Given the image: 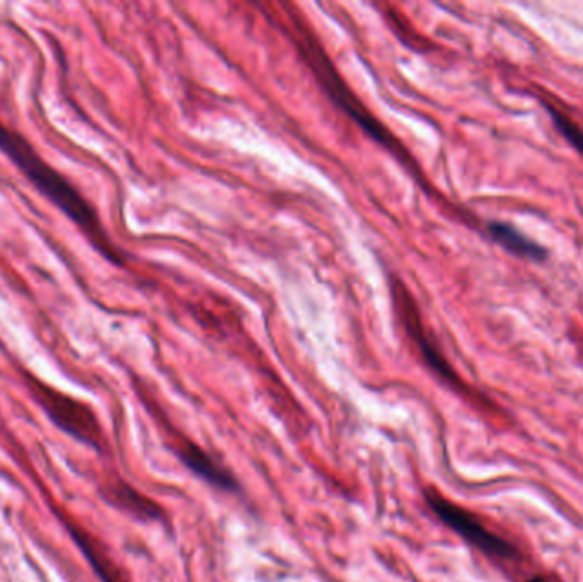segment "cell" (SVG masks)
I'll use <instances>...</instances> for the list:
<instances>
[{"mask_svg":"<svg viewBox=\"0 0 583 582\" xmlns=\"http://www.w3.org/2000/svg\"><path fill=\"white\" fill-rule=\"evenodd\" d=\"M0 152L28 178V181L45 198H48L57 209L62 210L85 233L86 238L101 255H105L108 260L120 264V255L106 236L95 207L67 180L62 172L57 171L38 155V150L31 146L30 140L18 130L8 127L4 121H0Z\"/></svg>","mask_w":583,"mask_h":582,"instance_id":"6da1fadb","label":"cell"},{"mask_svg":"<svg viewBox=\"0 0 583 582\" xmlns=\"http://www.w3.org/2000/svg\"><path fill=\"white\" fill-rule=\"evenodd\" d=\"M425 499H427V504L431 505L432 513L445 526L451 527L461 539L482 550L486 555L498 556L503 561H511V559L517 556V552H515L514 546L507 540L495 535L470 511L454 504V502L448 501V499L435 491H427Z\"/></svg>","mask_w":583,"mask_h":582,"instance_id":"7a4b0ae2","label":"cell"},{"mask_svg":"<svg viewBox=\"0 0 583 582\" xmlns=\"http://www.w3.org/2000/svg\"><path fill=\"white\" fill-rule=\"evenodd\" d=\"M38 386L41 388L40 395L45 402V407L50 411V414L59 424L69 428L70 433L76 434L77 437L89 441V443H96L98 427H96L95 417L88 408L82 407L81 403L67 398V396L51 392L50 388H43V385Z\"/></svg>","mask_w":583,"mask_h":582,"instance_id":"3957f363","label":"cell"},{"mask_svg":"<svg viewBox=\"0 0 583 582\" xmlns=\"http://www.w3.org/2000/svg\"><path fill=\"white\" fill-rule=\"evenodd\" d=\"M179 458L201 480L220 489V491L236 492L237 480L229 470L224 468L220 463L211 458L207 451L201 450L198 444L185 443L179 446Z\"/></svg>","mask_w":583,"mask_h":582,"instance_id":"277c9868","label":"cell"},{"mask_svg":"<svg viewBox=\"0 0 583 582\" xmlns=\"http://www.w3.org/2000/svg\"><path fill=\"white\" fill-rule=\"evenodd\" d=\"M488 231L498 245H502L507 251L518 255V257L531 258V260H543L546 257V251L540 245L525 238L522 233H518L508 224L492 223L488 226Z\"/></svg>","mask_w":583,"mask_h":582,"instance_id":"5b68a950","label":"cell"},{"mask_svg":"<svg viewBox=\"0 0 583 582\" xmlns=\"http://www.w3.org/2000/svg\"><path fill=\"white\" fill-rule=\"evenodd\" d=\"M111 497L120 507L137 514L139 517H144V520H157V517L161 516V510H159V505L156 502L144 497L139 492L127 487V485L115 487Z\"/></svg>","mask_w":583,"mask_h":582,"instance_id":"8992f818","label":"cell"},{"mask_svg":"<svg viewBox=\"0 0 583 582\" xmlns=\"http://www.w3.org/2000/svg\"><path fill=\"white\" fill-rule=\"evenodd\" d=\"M547 110H550L556 129H559L560 132L565 136V139L583 156V132L576 127L575 121L570 120L565 115L560 114L559 110H554L553 107H547Z\"/></svg>","mask_w":583,"mask_h":582,"instance_id":"52a82bcc","label":"cell"},{"mask_svg":"<svg viewBox=\"0 0 583 582\" xmlns=\"http://www.w3.org/2000/svg\"><path fill=\"white\" fill-rule=\"evenodd\" d=\"M528 582H547L546 579L543 578V575H537V578L531 579Z\"/></svg>","mask_w":583,"mask_h":582,"instance_id":"ba28073f","label":"cell"}]
</instances>
